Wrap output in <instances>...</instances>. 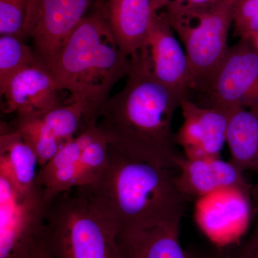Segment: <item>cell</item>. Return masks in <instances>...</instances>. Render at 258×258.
Here are the masks:
<instances>
[{
    "label": "cell",
    "mask_w": 258,
    "mask_h": 258,
    "mask_svg": "<svg viewBox=\"0 0 258 258\" xmlns=\"http://www.w3.org/2000/svg\"><path fill=\"white\" fill-rule=\"evenodd\" d=\"M131 60L124 88L103 105L97 123L109 144L132 157L175 171L182 154L172 120L183 99L156 79L147 47Z\"/></svg>",
    "instance_id": "1"
},
{
    "label": "cell",
    "mask_w": 258,
    "mask_h": 258,
    "mask_svg": "<svg viewBox=\"0 0 258 258\" xmlns=\"http://www.w3.org/2000/svg\"><path fill=\"white\" fill-rule=\"evenodd\" d=\"M174 171L109 144L104 171L81 187L118 230L149 228L181 221L189 200L178 189Z\"/></svg>",
    "instance_id": "2"
},
{
    "label": "cell",
    "mask_w": 258,
    "mask_h": 258,
    "mask_svg": "<svg viewBox=\"0 0 258 258\" xmlns=\"http://www.w3.org/2000/svg\"><path fill=\"white\" fill-rule=\"evenodd\" d=\"M132 67L115 41L105 9L86 15L75 29L50 68L60 91L70 94L86 111L84 128L98 122V114L115 83Z\"/></svg>",
    "instance_id": "3"
},
{
    "label": "cell",
    "mask_w": 258,
    "mask_h": 258,
    "mask_svg": "<svg viewBox=\"0 0 258 258\" xmlns=\"http://www.w3.org/2000/svg\"><path fill=\"white\" fill-rule=\"evenodd\" d=\"M118 232L81 186L47 205L43 239L52 258H123Z\"/></svg>",
    "instance_id": "4"
},
{
    "label": "cell",
    "mask_w": 258,
    "mask_h": 258,
    "mask_svg": "<svg viewBox=\"0 0 258 258\" xmlns=\"http://www.w3.org/2000/svg\"><path fill=\"white\" fill-rule=\"evenodd\" d=\"M235 2L215 4L176 14L163 13L182 43L191 75V91H196L224 58L229 47Z\"/></svg>",
    "instance_id": "5"
},
{
    "label": "cell",
    "mask_w": 258,
    "mask_h": 258,
    "mask_svg": "<svg viewBox=\"0 0 258 258\" xmlns=\"http://www.w3.org/2000/svg\"><path fill=\"white\" fill-rule=\"evenodd\" d=\"M205 107L231 113L246 108L258 114V53L248 40L240 39L208 80L197 90Z\"/></svg>",
    "instance_id": "6"
},
{
    "label": "cell",
    "mask_w": 258,
    "mask_h": 258,
    "mask_svg": "<svg viewBox=\"0 0 258 258\" xmlns=\"http://www.w3.org/2000/svg\"><path fill=\"white\" fill-rule=\"evenodd\" d=\"M45 191L20 196L9 176L0 169V258H27L45 230Z\"/></svg>",
    "instance_id": "7"
},
{
    "label": "cell",
    "mask_w": 258,
    "mask_h": 258,
    "mask_svg": "<svg viewBox=\"0 0 258 258\" xmlns=\"http://www.w3.org/2000/svg\"><path fill=\"white\" fill-rule=\"evenodd\" d=\"M95 0H29L24 38L32 40L37 60L50 70Z\"/></svg>",
    "instance_id": "8"
},
{
    "label": "cell",
    "mask_w": 258,
    "mask_h": 258,
    "mask_svg": "<svg viewBox=\"0 0 258 258\" xmlns=\"http://www.w3.org/2000/svg\"><path fill=\"white\" fill-rule=\"evenodd\" d=\"M183 123L176 133L178 147L189 159L220 157L227 143L230 113L213 107H205L189 98L181 102Z\"/></svg>",
    "instance_id": "9"
},
{
    "label": "cell",
    "mask_w": 258,
    "mask_h": 258,
    "mask_svg": "<svg viewBox=\"0 0 258 258\" xmlns=\"http://www.w3.org/2000/svg\"><path fill=\"white\" fill-rule=\"evenodd\" d=\"M252 195L230 188L198 200L197 221L217 245L234 243L242 233L251 211Z\"/></svg>",
    "instance_id": "10"
},
{
    "label": "cell",
    "mask_w": 258,
    "mask_h": 258,
    "mask_svg": "<svg viewBox=\"0 0 258 258\" xmlns=\"http://www.w3.org/2000/svg\"><path fill=\"white\" fill-rule=\"evenodd\" d=\"M147 48L154 76L181 99L189 98L191 75L189 60L184 47L165 15H154Z\"/></svg>",
    "instance_id": "11"
},
{
    "label": "cell",
    "mask_w": 258,
    "mask_h": 258,
    "mask_svg": "<svg viewBox=\"0 0 258 258\" xmlns=\"http://www.w3.org/2000/svg\"><path fill=\"white\" fill-rule=\"evenodd\" d=\"M176 184L188 200H200L216 191L230 188L252 195L253 186L247 182L231 161L220 157L189 159L181 155L178 161Z\"/></svg>",
    "instance_id": "12"
},
{
    "label": "cell",
    "mask_w": 258,
    "mask_h": 258,
    "mask_svg": "<svg viewBox=\"0 0 258 258\" xmlns=\"http://www.w3.org/2000/svg\"><path fill=\"white\" fill-rule=\"evenodd\" d=\"M56 87L50 71L40 64L30 66L15 75L1 96L2 111L16 115H44L60 106Z\"/></svg>",
    "instance_id": "13"
},
{
    "label": "cell",
    "mask_w": 258,
    "mask_h": 258,
    "mask_svg": "<svg viewBox=\"0 0 258 258\" xmlns=\"http://www.w3.org/2000/svg\"><path fill=\"white\" fill-rule=\"evenodd\" d=\"M107 20L122 52L132 58L147 47L157 12L152 0H108Z\"/></svg>",
    "instance_id": "14"
},
{
    "label": "cell",
    "mask_w": 258,
    "mask_h": 258,
    "mask_svg": "<svg viewBox=\"0 0 258 258\" xmlns=\"http://www.w3.org/2000/svg\"><path fill=\"white\" fill-rule=\"evenodd\" d=\"M181 220L138 229L118 230L117 242L123 258H187L180 242Z\"/></svg>",
    "instance_id": "15"
},
{
    "label": "cell",
    "mask_w": 258,
    "mask_h": 258,
    "mask_svg": "<svg viewBox=\"0 0 258 258\" xmlns=\"http://www.w3.org/2000/svg\"><path fill=\"white\" fill-rule=\"evenodd\" d=\"M40 168L36 154L25 143L16 129L2 124L0 136V169L9 176L20 196L37 189Z\"/></svg>",
    "instance_id": "16"
},
{
    "label": "cell",
    "mask_w": 258,
    "mask_h": 258,
    "mask_svg": "<svg viewBox=\"0 0 258 258\" xmlns=\"http://www.w3.org/2000/svg\"><path fill=\"white\" fill-rule=\"evenodd\" d=\"M230 161L241 172L258 173V114L246 108L231 112L227 131Z\"/></svg>",
    "instance_id": "17"
},
{
    "label": "cell",
    "mask_w": 258,
    "mask_h": 258,
    "mask_svg": "<svg viewBox=\"0 0 258 258\" xmlns=\"http://www.w3.org/2000/svg\"><path fill=\"white\" fill-rule=\"evenodd\" d=\"M13 128L36 154L40 168L46 165L62 147L45 124L42 115H17Z\"/></svg>",
    "instance_id": "18"
},
{
    "label": "cell",
    "mask_w": 258,
    "mask_h": 258,
    "mask_svg": "<svg viewBox=\"0 0 258 258\" xmlns=\"http://www.w3.org/2000/svg\"><path fill=\"white\" fill-rule=\"evenodd\" d=\"M40 64L32 47L14 35L0 37V93L13 77L24 69Z\"/></svg>",
    "instance_id": "19"
},
{
    "label": "cell",
    "mask_w": 258,
    "mask_h": 258,
    "mask_svg": "<svg viewBox=\"0 0 258 258\" xmlns=\"http://www.w3.org/2000/svg\"><path fill=\"white\" fill-rule=\"evenodd\" d=\"M86 111L79 103L60 105L42 115L44 122L61 145L74 138L81 125H84Z\"/></svg>",
    "instance_id": "20"
},
{
    "label": "cell",
    "mask_w": 258,
    "mask_h": 258,
    "mask_svg": "<svg viewBox=\"0 0 258 258\" xmlns=\"http://www.w3.org/2000/svg\"><path fill=\"white\" fill-rule=\"evenodd\" d=\"M109 157V142L103 134L88 146L79 161V174L76 186L91 184L106 167Z\"/></svg>",
    "instance_id": "21"
},
{
    "label": "cell",
    "mask_w": 258,
    "mask_h": 258,
    "mask_svg": "<svg viewBox=\"0 0 258 258\" xmlns=\"http://www.w3.org/2000/svg\"><path fill=\"white\" fill-rule=\"evenodd\" d=\"M29 0H0V34L24 38Z\"/></svg>",
    "instance_id": "22"
},
{
    "label": "cell",
    "mask_w": 258,
    "mask_h": 258,
    "mask_svg": "<svg viewBox=\"0 0 258 258\" xmlns=\"http://www.w3.org/2000/svg\"><path fill=\"white\" fill-rule=\"evenodd\" d=\"M232 25L236 36L247 39L258 32V0H240L235 3Z\"/></svg>",
    "instance_id": "23"
},
{
    "label": "cell",
    "mask_w": 258,
    "mask_h": 258,
    "mask_svg": "<svg viewBox=\"0 0 258 258\" xmlns=\"http://www.w3.org/2000/svg\"><path fill=\"white\" fill-rule=\"evenodd\" d=\"M218 1L220 0H152V3L157 13L171 15L205 8Z\"/></svg>",
    "instance_id": "24"
},
{
    "label": "cell",
    "mask_w": 258,
    "mask_h": 258,
    "mask_svg": "<svg viewBox=\"0 0 258 258\" xmlns=\"http://www.w3.org/2000/svg\"><path fill=\"white\" fill-rule=\"evenodd\" d=\"M235 258H258V219L249 237L236 249Z\"/></svg>",
    "instance_id": "25"
},
{
    "label": "cell",
    "mask_w": 258,
    "mask_h": 258,
    "mask_svg": "<svg viewBox=\"0 0 258 258\" xmlns=\"http://www.w3.org/2000/svg\"><path fill=\"white\" fill-rule=\"evenodd\" d=\"M27 258H52L43 237L37 242Z\"/></svg>",
    "instance_id": "26"
},
{
    "label": "cell",
    "mask_w": 258,
    "mask_h": 258,
    "mask_svg": "<svg viewBox=\"0 0 258 258\" xmlns=\"http://www.w3.org/2000/svg\"><path fill=\"white\" fill-rule=\"evenodd\" d=\"M186 254H187V258H222L220 254L193 250V249L186 251Z\"/></svg>",
    "instance_id": "27"
},
{
    "label": "cell",
    "mask_w": 258,
    "mask_h": 258,
    "mask_svg": "<svg viewBox=\"0 0 258 258\" xmlns=\"http://www.w3.org/2000/svg\"><path fill=\"white\" fill-rule=\"evenodd\" d=\"M245 40H248L250 45L253 47L254 50L258 53V32L254 34L252 36L249 37V38L245 39Z\"/></svg>",
    "instance_id": "28"
},
{
    "label": "cell",
    "mask_w": 258,
    "mask_h": 258,
    "mask_svg": "<svg viewBox=\"0 0 258 258\" xmlns=\"http://www.w3.org/2000/svg\"><path fill=\"white\" fill-rule=\"evenodd\" d=\"M252 200L254 203H258V181L257 184L253 186V189H252Z\"/></svg>",
    "instance_id": "29"
},
{
    "label": "cell",
    "mask_w": 258,
    "mask_h": 258,
    "mask_svg": "<svg viewBox=\"0 0 258 258\" xmlns=\"http://www.w3.org/2000/svg\"><path fill=\"white\" fill-rule=\"evenodd\" d=\"M230 1H233L235 2V3H237V2L240 1V0H230Z\"/></svg>",
    "instance_id": "30"
}]
</instances>
